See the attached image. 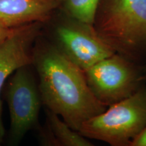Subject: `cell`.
I'll list each match as a JSON object with an SVG mask.
<instances>
[{"mask_svg": "<svg viewBox=\"0 0 146 146\" xmlns=\"http://www.w3.org/2000/svg\"><path fill=\"white\" fill-rule=\"evenodd\" d=\"M146 126V87L82 124L79 132L87 139L100 140L112 146L131 145Z\"/></svg>", "mask_w": 146, "mask_h": 146, "instance_id": "obj_3", "label": "cell"}, {"mask_svg": "<svg viewBox=\"0 0 146 146\" xmlns=\"http://www.w3.org/2000/svg\"><path fill=\"white\" fill-rule=\"evenodd\" d=\"M62 0H0V25L14 29L46 20Z\"/></svg>", "mask_w": 146, "mask_h": 146, "instance_id": "obj_8", "label": "cell"}, {"mask_svg": "<svg viewBox=\"0 0 146 146\" xmlns=\"http://www.w3.org/2000/svg\"><path fill=\"white\" fill-rule=\"evenodd\" d=\"M84 72L92 92L106 106L125 99L140 88L141 78L135 66L117 53Z\"/></svg>", "mask_w": 146, "mask_h": 146, "instance_id": "obj_5", "label": "cell"}, {"mask_svg": "<svg viewBox=\"0 0 146 146\" xmlns=\"http://www.w3.org/2000/svg\"><path fill=\"white\" fill-rule=\"evenodd\" d=\"M42 103L72 129L106 110L87 83L84 70L56 45L41 43L33 50Z\"/></svg>", "mask_w": 146, "mask_h": 146, "instance_id": "obj_1", "label": "cell"}, {"mask_svg": "<svg viewBox=\"0 0 146 146\" xmlns=\"http://www.w3.org/2000/svg\"><path fill=\"white\" fill-rule=\"evenodd\" d=\"M67 12L73 19L94 25L100 0H62Z\"/></svg>", "mask_w": 146, "mask_h": 146, "instance_id": "obj_10", "label": "cell"}, {"mask_svg": "<svg viewBox=\"0 0 146 146\" xmlns=\"http://www.w3.org/2000/svg\"><path fill=\"white\" fill-rule=\"evenodd\" d=\"M76 21L56 29L58 47L73 63L85 71L116 52L96 31L94 25Z\"/></svg>", "mask_w": 146, "mask_h": 146, "instance_id": "obj_6", "label": "cell"}, {"mask_svg": "<svg viewBox=\"0 0 146 146\" xmlns=\"http://www.w3.org/2000/svg\"><path fill=\"white\" fill-rule=\"evenodd\" d=\"M96 22L116 53L129 60L146 54V0H104Z\"/></svg>", "mask_w": 146, "mask_h": 146, "instance_id": "obj_2", "label": "cell"}, {"mask_svg": "<svg viewBox=\"0 0 146 146\" xmlns=\"http://www.w3.org/2000/svg\"><path fill=\"white\" fill-rule=\"evenodd\" d=\"M10 114L8 143L17 145L29 131L37 127L42 100L32 73L28 66L18 69L5 88Z\"/></svg>", "mask_w": 146, "mask_h": 146, "instance_id": "obj_4", "label": "cell"}, {"mask_svg": "<svg viewBox=\"0 0 146 146\" xmlns=\"http://www.w3.org/2000/svg\"><path fill=\"white\" fill-rule=\"evenodd\" d=\"M130 146H146V126L131 142Z\"/></svg>", "mask_w": 146, "mask_h": 146, "instance_id": "obj_11", "label": "cell"}, {"mask_svg": "<svg viewBox=\"0 0 146 146\" xmlns=\"http://www.w3.org/2000/svg\"><path fill=\"white\" fill-rule=\"evenodd\" d=\"M32 24L16 28L0 44V96L5 81L10 75L22 67L33 64L32 45L36 40L38 32ZM5 134L2 102L0 98V143L3 141Z\"/></svg>", "mask_w": 146, "mask_h": 146, "instance_id": "obj_7", "label": "cell"}, {"mask_svg": "<svg viewBox=\"0 0 146 146\" xmlns=\"http://www.w3.org/2000/svg\"><path fill=\"white\" fill-rule=\"evenodd\" d=\"M47 123L45 130L54 146H91L88 139L72 129L59 115L46 110Z\"/></svg>", "mask_w": 146, "mask_h": 146, "instance_id": "obj_9", "label": "cell"}, {"mask_svg": "<svg viewBox=\"0 0 146 146\" xmlns=\"http://www.w3.org/2000/svg\"><path fill=\"white\" fill-rule=\"evenodd\" d=\"M14 29H9L6 27L0 25V44L4 41L9 36L12 34V33L14 31Z\"/></svg>", "mask_w": 146, "mask_h": 146, "instance_id": "obj_12", "label": "cell"}]
</instances>
